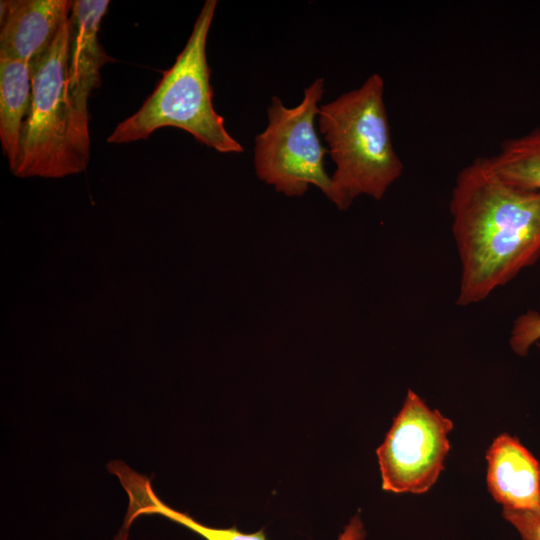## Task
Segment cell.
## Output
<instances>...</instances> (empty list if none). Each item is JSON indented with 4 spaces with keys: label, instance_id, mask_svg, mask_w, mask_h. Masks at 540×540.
<instances>
[{
    "label": "cell",
    "instance_id": "1",
    "mask_svg": "<svg viewBox=\"0 0 540 540\" xmlns=\"http://www.w3.org/2000/svg\"><path fill=\"white\" fill-rule=\"evenodd\" d=\"M460 262L458 306L482 302L540 257V190L503 180L488 157L456 176L450 198Z\"/></svg>",
    "mask_w": 540,
    "mask_h": 540
},
{
    "label": "cell",
    "instance_id": "2",
    "mask_svg": "<svg viewBox=\"0 0 540 540\" xmlns=\"http://www.w3.org/2000/svg\"><path fill=\"white\" fill-rule=\"evenodd\" d=\"M317 121L336 165L332 202L344 211L361 195L381 200L403 173L391 139L382 76L374 73L360 87L320 105Z\"/></svg>",
    "mask_w": 540,
    "mask_h": 540
},
{
    "label": "cell",
    "instance_id": "3",
    "mask_svg": "<svg viewBox=\"0 0 540 540\" xmlns=\"http://www.w3.org/2000/svg\"><path fill=\"white\" fill-rule=\"evenodd\" d=\"M216 6V0L205 1L174 64L163 73L142 106L115 127L107 138L108 143L144 140L159 128L175 127L220 153L244 151L226 130L223 117L213 106L206 44Z\"/></svg>",
    "mask_w": 540,
    "mask_h": 540
},
{
    "label": "cell",
    "instance_id": "4",
    "mask_svg": "<svg viewBox=\"0 0 540 540\" xmlns=\"http://www.w3.org/2000/svg\"><path fill=\"white\" fill-rule=\"evenodd\" d=\"M69 19L46 53L30 63L32 98L22 130L18 177L61 178L84 171L67 89Z\"/></svg>",
    "mask_w": 540,
    "mask_h": 540
},
{
    "label": "cell",
    "instance_id": "5",
    "mask_svg": "<svg viewBox=\"0 0 540 540\" xmlns=\"http://www.w3.org/2000/svg\"><path fill=\"white\" fill-rule=\"evenodd\" d=\"M324 85L323 78L315 79L294 107H286L273 96L267 108V127L255 137L257 177L288 197L303 196L313 185L331 202L333 199V182L324 163L329 151L321 145L315 129Z\"/></svg>",
    "mask_w": 540,
    "mask_h": 540
},
{
    "label": "cell",
    "instance_id": "6",
    "mask_svg": "<svg viewBox=\"0 0 540 540\" xmlns=\"http://www.w3.org/2000/svg\"><path fill=\"white\" fill-rule=\"evenodd\" d=\"M453 422L413 390L376 454L384 491L422 494L438 480L450 450Z\"/></svg>",
    "mask_w": 540,
    "mask_h": 540
},
{
    "label": "cell",
    "instance_id": "7",
    "mask_svg": "<svg viewBox=\"0 0 540 540\" xmlns=\"http://www.w3.org/2000/svg\"><path fill=\"white\" fill-rule=\"evenodd\" d=\"M109 4V0H76L69 16L67 89L75 146L86 162L90 156L88 99L101 86V68L114 60L98 39Z\"/></svg>",
    "mask_w": 540,
    "mask_h": 540
},
{
    "label": "cell",
    "instance_id": "8",
    "mask_svg": "<svg viewBox=\"0 0 540 540\" xmlns=\"http://www.w3.org/2000/svg\"><path fill=\"white\" fill-rule=\"evenodd\" d=\"M70 0H2L0 58L29 64L43 56L69 19Z\"/></svg>",
    "mask_w": 540,
    "mask_h": 540
},
{
    "label": "cell",
    "instance_id": "9",
    "mask_svg": "<svg viewBox=\"0 0 540 540\" xmlns=\"http://www.w3.org/2000/svg\"><path fill=\"white\" fill-rule=\"evenodd\" d=\"M486 460L488 490L503 509L540 508V463L516 437L497 436Z\"/></svg>",
    "mask_w": 540,
    "mask_h": 540
},
{
    "label": "cell",
    "instance_id": "10",
    "mask_svg": "<svg viewBox=\"0 0 540 540\" xmlns=\"http://www.w3.org/2000/svg\"><path fill=\"white\" fill-rule=\"evenodd\" d=\"M32 82L30 64L0 58V141L14 174L21 148L22 130L30 111Z\"/></svg>",
    "mask_w": 540,
    "mask_h": 540
},
{
    "label": "cell",
    "instance_id": "11",
    "mask_svg": "<svg viewBox=\"0 0 540 540\" xmlns=\"http://www.w3.org/2000/svg\"><path fill=\"white\" fill-rule=\"evenodd\" d=\"M130 511L135 518L157 514L195 532L205 540H266L263 530L244 533L236 527L215 528L195 520L187 513L171 508L154 492L151 482L135 487L130 498ZM337 540H366V531L360 514L354 515Z\"/></svg>",
    "mask_w": 540,
    "mask_h": 540
},
{
    "label": "cell",
    "instance_id": "12",
    "mask_svg": "<svg viewBox=\"0 0 540 540\" xmlns=\"http://www.w3.org/2000/svg\"><path fill=\"white\" fill-rule=\"evenodd\" d=\"M488 160L506 182L525 189L540 190V129L505 140L498 152Z\"/></svg>",
    "mask_w": 540,
    "mask_h": 540
},
{
    "label": "cell",
    "instance_id": "13",
    "mask_svg": "<svg viewBox=\"0 0 540 540\" xmlns=\"http://www.w3.org/2000/svg\"><path fill=\"white\" fill-rule=\"evenodd\" d=\"M540 341V312L528 310L518 316L512 326L509 344L514 353L526 356Z\"/></svg>",
    "mask_w": 540,
    "mask_h": 540
},
{
    "label": "cell",
    "instance_id": "14",
    "mask_svg": "<svg viewBox=\"0 0 540 540\" xmlns=\"http://www.w3.org/2000/svg\"><path fill=\"white\" fill-rule=\"evenodd\" d=\"M503 518L519 533L522 540H540V508L502 511Z\"/></svg>",
    "mask_w": 540,
    "mask_h": 540
},
{
    "label": "cell",
    "instance_id": "15",
    "mask_svg": "<svg viewBox=\"0 0 540 540\" xmlns=\"http://www.w3.org/2000/svg\"><path fill=\"white\" fill-rule=\"evenodd\" d=\"M536 345L540 348V341Z\"/></svg>",
    "mask_w": 540,
    "mask_h": 540
}]
</instances>
